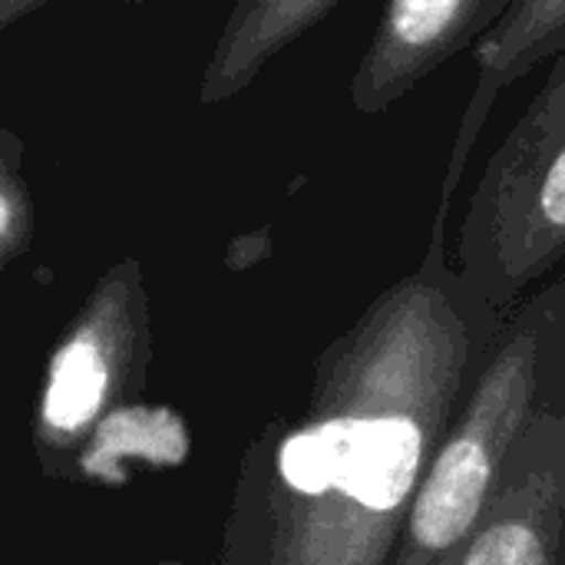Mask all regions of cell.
Segmentation results:
<instances>
[{"mask_svg":"<svg viewBox=\"0 0 565 565\" xmlns=\"http://www.w3.org/2000/svg\"><path fill=\"white\" fill-rule=\"evenodd\" d=\"M447 218L437 205L424 258L318 351L305 404L245 447L215 565H394L507 321L450 262Z\"/></svg>","mask_w":565,"mask_h":565,"instance_id":"1","label":"cell"},{"mask_svg":"<svg viewBox=\"0 0 565 565\" xmlns=\"http://www.w3.org/2000/svg\"><path fill=\"white\" fill-rule=\"evenodd\" d=\"M565 394V271L507 315L444 430L394 565H440L480 523L516 450Z\"/></svg>","mask_w":565,"mask_h":565,"instance_id":"2","label":"cell"},{"mask_svg":"<svg viewBox=\"0 0 565 565\" xmlns=\"http://www.w3.org/2000/svg\"><path fill=\"white\" fill-rule=\"evenodd\" d=\"M565 262V53L550 73L470 195L457 232L454 265L503 318Z\"/></svg>","mask_w":565,"mask_h":565,"instance_id":"3","label":"cell"},{"mask_svg":"<svg viewBox=\"0 0 565 565\" xmlns=\"http://www.w3.org/2000/svg\"><path fill=\"white\" fill-rule=\"evenodd\" d=\"M156 351L139 258H119L86 291L56 334L30 417V450L46 480L76 483L106 424L132 407Z\"/></svg>","mask_w":565,"mask_h":565,"instance_id":"4","label":"cell"},{"mask_svg":"<svg viewBox=\"0 0 565 565\" xmlns=\"http://www.w3.org/2000/svg\"><path fill=\"white\" fill-rule=\"evenodd\" d=\"M440 565H565V394L543 411L487 513Z\"/></svg>","mask_w":565,"mask_h":565,"instance_id":"5","label":"cell"},{"mask_svg":"<svg viewBox=\"0 0 565 565\" xmlns=\"http://www.w3.org/2000/svg\"><path fill=\"white\" fill-rule=\"evenodd\" d=\"M516 0H387L351 79V106L381 116L460 50L477 46Z\"/></svg>","mask_w":565,"mask_h":565,"instance_id":"6","label":"cell"},{"mask_svg":"<svg viewBox=\"0 0 565 565\" xmlns=\"http://www.w3.org/2000/svg\"><path fill=\"white\" fill-rule=\"evenodd\" d=\"M559 53H565V0H516L513 10L477 43V86L454 136L437 205L450 209L454 192L467 172L470 152L477 149V139L500 96Z\"/></svg>","mask_w":565,"mask_h":565,"instance_id":"7","label":"cell"},{"mask_svg":"<svg viewBox=\"0 0 565 565\" xmlns=\"http://www.w3.org/2000/svg\"><path fill=\"white\" fill-rule=\"evenodd\" d=\"M341 0H235L202 66L199 103H228L248 89L265 66L321 26Z\"/></svg>","mask_w":565,"mask_h":565,"instance_id":"8","label":"cell"},{"mask_svg":"<svg viewBox=\"0 0 565 565\" xmlns=\"http://www.w3.org/2000/svg\"><path fill=\"white\" fill-rule=\"evenodd\" d=\"M36 212L26 182V146L3 126L0 129V268H10L33 245Z\"/></svg>","mask_w":565,"mask_h":565,"instance_id":"9","label":"cell"},{"mask_svg":"<svg viewBox=\"0 0 565 565\" xmlns=\"http://www.w3.org/2000/svg\"><path fill=\"white\" fill-rule=\"evenodd\" d=\"M53 0H0V30H13L36 10L50 7ZM122 3H146V0H122Z\"/></svg>","mask_w":565,"mask_h":565,"instance_id":"10","label":"cell"}]
</instances>
